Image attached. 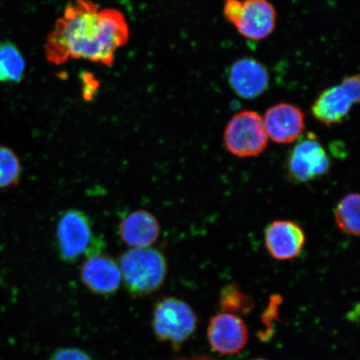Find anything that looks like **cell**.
Segmentation results:
<instances>
[{"label":"cell","instance_id":"obj_1","mask_svg":"<svg viewBox=\"0 0 360 360\" xmlns=\"http://www.w3.org/2000/svg\"><path fill=\"white\" fill-rule=\"evenodd\" d=\"M129 35L122 13L114 8L100 11L90 0H74L48 35L45 53L55 65L85 60L111 66Z\"/></svg>","mask_w":360,"mask_h":360},{"label":"cell","instance_id":"obj_2","mask_svg":"<svg viewBox=\"0 0 360 360\" xmlns=\"http://www.w3.org/2000/svg\"><path fill=\"white\" fill-rule=\"evenodd\" d=\"M119 266L125 289L134 297L153 294L163 286L168 265L155 248H132L120 257Z\"/></svg>","mask_w":360,"mask_h":360},{"label":"cell","instance_id":"obj_3","mask_svg":"<svg viewBox=\"0 0 360 360\" xmlns=\"http://www.w3.org/2000/svg\"><path fill=\"white\" fill-rule=\"evenodd\" d=\"M58 254L65 262L101 253L103 241L94 236L91 219L79 210L71 209L60 216L56 229Z\"/></svg>","mask_w":360,"mask_h":360},{"label":"cell","instance_id":"obj_4","mask_svg":"<svg viewBox=\"0 0 360 360\" xmlns=\"http://www.w3.org/2000/svg\"><path fill=\"white\" fill-rule=\"evenodd\" d=\"M197 316L186 301L165 297L158 301L153 312L152 328L158 340L179 349L197 328Z\"/></svg>","mask_w":360,"mask_h":360},{"label":"cell","instance_id":"obj_5","mask_svg":"<svg viewBox=\"0 0 360 360\" xmlns=\"http://www.w3.org/2000/svg\"><path fill=\"white\" fill-rule=\"evenodd\" d=\"M263 118L257 112L243 110L229 120L224 132L226 150L240 158L259 156L268 146Z\"/></svg>","mask_w":360,"mask_h":360},{"label":"cell","instance_id":"obj_6","mask_svg":"<svg viewBox=\"0 0 360 360\" xmlns=\"http://www.w3.org/2000/svg\"><path fill=\"white\" fill-rule=\"evenodd\" d=\"M330 167V157L313 133L300 139L287 158L288 175L299 184L323 177Z\"/></svg>","mask_w":360,"mask_h":360},{"label":"cell","instance_id":"obj_7","mask_svg":"<svg viewBox=\"0 0 360 360\" xmlns=\"http://www.w3.org/2000/svg\"><path fill=\"white\" fill-rule=\"evenodd\" d=\"M277 20L276 8L269 0H241L231 25L243 37L260 41L274 33Z\"/></svg>","mask_w":360,"mask_h":360},{"label":"cell","instance_id":"obj_8","mask_svg":"<svg viewBox=\"0 0 360 360\" xmlns=\"http://www.w3.org/2000/svg\"><path fill=\"white\" fill-rule=\"evenodd\" d=\"M207 338L215 352L233 355L245 348L249 331L240 317L235 314L223 312L210 319Z\"/></svg>","mask_w":360,"mask_h":360},{"label":"cell","instance_id":"obj_9","mask_svg":"<svg viewBox=\"0 0 360 360\" xmlns=\"http://www.w3.org/2000/svg\"><path fill=\"white\" fill-rule=\"evenodd\" d=\"M228 81L236 96L252 101L266 91L270 77L269 70L262 62L246 57L233 63L229 70Z\"/></svg>","mask_w":360,"mask_h":360},{"label":"cell","instance_id":"obj_10","mask_svg":"<svg viewBox=\"0 0 360 360\" xmlns=\"http://www.w3.org/2000/svg\"><path fill=\"white\" fill-rule=\"evenodd\" d=\"M263 122L268 138L283 145L296 141L305 127L303 111L289 103H280L269 108Z\"/></svg>","mask_w":360,"mask_h":360},{"label":"cell","instance_id":"obj_11","mask_svg":"<svg viewBox=\"0 0 360 360\" xmlns=\"http://www.w3.org/2000/svg\"><path fill=\"white\" fill-rule=\"evenodd\" d=\"M80 280L94 294L112 295L122 282L119 264L105 254L89 256L80 269Z\"/></svg>","mask_w":360,"mask_h":360},{"label":"cell","instance_id":"obj_12","mask_svg":"<svg viewBox=\"0 0 360 360\" xmlns=\"http://www.w3.org/2000/svg\"><path fill=\"white\" fill-rule=\"evenodd\" d=\"M305 241L303 229L290 220H276L265 229V247L274 259L296 258L302 252Z\"/></svg>","mask_w":360,"mask_h":360},{"label":"cell","instance_id":"obj_13","mask_svg":"<svg viewBox=\"0 0 360 360\" xmlns=\"http://www.w3.org/2000/svg\"><path fill=\"white\" fill-rule=\"evenodd\" d=\"M356 105L343 84L328 88L319 94L311 107L314 118L325 125L340 124Z\"/></svg>","mask_w":360,"mask_h":360},{"label":"cell","instance_id":"obj_14","mask_svg":"<svg viewBox=\"0 0 360 360\" xmlns=\"http://www.w3.org/2000/svg\"><path fill=\"white\" fill-rule=\"evenodd\" d=\"M119 229L121 240L133 248L150 247L160 235V225L157 218L143 210L129 213L120 223Z\"/></svg>","mask_w":360,"mask_h":360},{"label":"cell","instance_id":"obj_15","mask_svg":"<svg viewBox=\"0 0 360 360\" xmlns=\"http://www.w3.org/2000/svg\"><path fill=\"white\" fill-rule=\"evenodd\" d=\"M25 62L19 49L0 40V82L18 83L24 77Z\"/></svg>","mask_w":360,"mask_h":360},{"label":"cell","instance_id":"obj_16","mask_svg":"<svg viewBox=\"0 0 360 360\" xmlns=\"http://www.w3.org/2000/svg\"><path fill=\"white\" fill-rule=\"evenodd\" d=\"M359 195L350 193L342 198L335 207V223L342 231L352 236H359Z\"/></svg>","mask_w":360,"mask_h":360},{"label":"cell","instance_id":"obj_17","mask_svg":"<svg viewBox=\"0 0 360 360\" xmlns=\"http://www.w3.org/2000/svg\"><path fill=\"white\" fill-rule=\"evenodd\" d=\"M19 158L10 148L0 146V188L16 186L20 181Z\"/></svg>","mask_w":360,"mask_h":360},{"label":"cell","instance_id":"obj_18","mask_svg":"<svg viewBox=\"0 0 360 360\" xmlns=\"http://www.w3.org/2000/svg\"><path fill=\"white\" fill-rule=\"evenodd\" d=\"M220 306L224 312L233 314L235 312L250 310L252 301L248 296L242 292L236 285H229L225 288L220 297Z\"/></svg>","mask_w":360,"mask_h":360},{"label":"cell","instance_id":"obj_19","mask_svg":"<svg viewBox=\"0 0 360 360\" xmlns=\"http://www.w3.org/2000/svg\"><path fill=\"white\" fill-rule=\"evenodd\" d=\"M49 360H94L85 351L78 348H61L53 352Z\"/></svg>","mask_w":360,"mask_h":360},{"label":"cell","instance_id":"obj_20","mask_svg":"<svg viewBox=\"0 0 360 360\" xmlns=\"http://www.w3.org/2000/svg\"><path fill=\"white\" fill-rule=\"evenodd\" d=\"M359 75L347 76L342 80V84L348 90L350 96H352L355 103H358L360 100V84Z\"/></svg>","mask_w":360,"mask_h":360},{"label":"cell","instance_id":"obj_21","mask_svg":"<svg viewBox=\"0 0 360 360\" xmlns=\"http://www.w3.org/2000/svg\"><path fill=\"white\" fill-rule=\"evenodd\" d=\"M84 97L86 101H91L98 89V83L94 79L92 75H84Z\"/></svg>","mask_w":360,"mask_h":360},{"label":"cell","instance_id":"obj_22","mask_svg":"<svg viewBox=\"0 0 360 360\" xmlns=\"http://www.w3.org/2000/svg\"><path fill=\"white\" fill-rule=\"evenodd\" d=\"M177 360H214L213 359H210L208 357H195V358H184V359H179Z\"/></svg>","mask_w":360,"mask_h":360},{"label":"cell","instance_id":"obj_23","mask_svg":"<svg viewBox=\"0 0 360 360\" xmlns=\"http://www.w3.org/2000/svg\"><path fill=\"white\" fill-rule=\"evenodd\" d=\"M252 360H266V359H252Z\"/></svg>","mask_w":360,"mask_h":360}]
</instances>
